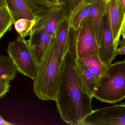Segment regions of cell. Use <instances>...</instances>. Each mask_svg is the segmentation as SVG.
<instances>
[{"label": "cell", "mask_w": 125, "mask_h": 125, "mask_svg": "<svg viewBox=\"0 0 125 125\" xmlns=\"http://www.w3.org/2000/svg\"><path fill=\"white\" fill-rule=\"evenodd\" d=\"M76 59L69 51L64 56L55 101L58 112L68 125H82L93 110V98L86 93L75 68Z\"/></svg>", "instance_id": "cell-1"}, {"label": "cell", "mask_w": 125, "mask_h": 125, "mask_svg": "<svg viewBox=\"0 0 125 125\" xmlns=\"http://www.w3.org/2000/svg\"><path fill=\"white\" fill-rule=\"evenodd\" d=\"M62 57L53 36L39 65L33 80V91L40 100L55 101L61 80Z\"/></svg>", "instance_id": "cell-2"}, {"label": "cell", "mask_w": 125, "mask_h": 125, "mask_svg": "<svg viewBox=\"0 0 125 125\" xmlns=\"http://www.w3.org/2000/svg\"><path fill=\"white\" fill-rule=\"evenodd\" d=\"M94 97L102 102L116 103L125 98V59L108 67L97 86Z\"/></svg>", "instance_id": "cell-3"}, {"label": "cell", "mask_w": 125, "mask_h": 125, "mask_svg": "<svg viewBox=\"0 0 125 125\" xmlns=\"http://www.w3.org/2000/svg\"><path fill=\"white\" fill-rule=\"evenodd\" d=\"M99 45L93 23L86 18L77 30L70 28L68 51L75 59L90 55L99 56Z\"/></svg>", "instance_id": "cell-4"}, {"label": "cell", "mask_w": 125, "mask_h": 125, "mask_svg": "<svg viewBox=\"0 0 125 125\" xmlns=\"http://www.w3.org/2000/svg\"><path fill=\"white\" fill-rule=\"evenodd\" d=\"M7 52L18 71L33 80L38 66L32 55L28 40L20 36L18 37L14 41L10 43Z\"/></svg>", "instance_id": "cell-5"}, {"label": "cell", "mask_w": 125, "mask_h": 125, "mask_svg": "<svg viewBox=\"0 0 125 125\" xmlns=\"http://www.w3.org/2000/svg\"><path fill=\"white\" fill-rule=\"evenodd\" d=\"M82 125H125V103L93 110Z\"/></svg>", "instance_id": "cell-6"}, {"label": "cell", "mask_w": 125, "mask_h": 125, "mask_svg": "<svg viewBox=\"0 0 125 125\" xmlns=\"http://www.w3.org/2000/svg\"><path fill=\"white\" fill-rule=\"evenodd\" d=\"M34 12L37 19L33 31L44 32L53 36L58 24L64 14L63 4L42 8Z\"/></svg>", "instance_id": "cell-7"}, {"label": "cell", "mask_w": 125, "mask_h": 125, "mask_svg": "<svg viewBox=\"0 0 125 125\" xmlns=\"http://www.w3.org/2000/svg\"><path fill=\"white\" fill-rule=\"evenodd\" d=\"M125 12L117 0H106L105 18L111 32L114 43L117 48Z\"/></svg>", "instance_id": "cell-8"}, {"label": "cell", "mask_w": 125, "mask_h": 125, "mask_svg": "<svg viewBox=\"0 0 125 125\" xmlns=\"http://www.w3.org/2000/svg\"><path fill=\"white\" fill-rule=\"evenodd\" d=\"M111 32L107 22L104 20L102 27L101 39L99 49V57L103 63L108 67L117 56Z\"/></svg>", "instance_id": "cell-9"}, {"label": "cell", "mask_w": 125, "mask_h": 125, "mask_svg": "<svg viewBox=\"0 0 125 125\" xmlns=\"http://www.w3.org/2000/svg\"><path fill=\"white\" fill-rule=\"evenodd\" d=\"M53 37L44 32L33 31L30 35L28 42L38 66L47 50Z\"/></svg>", "instance_id": "cell-10"}, {"label": "cell", "mask_w": 125, "mask_h": 125, "mask_svg": "<svg viewBox=\"0 0 125 125\" xmlns=\"http://www.w3.org/2000/svg\"><path fill=\"white\" fill-rule=\"evenodd\" d=\"M106 0H95L88 6L86 18L93 23L95 35L100 47L103 23L105 18Z\"/></svg>", "instance_id": "cell-11"}, {"label": "cell", "mask_w": 125, "mask_h": 125, "mask_svg": "<svg viewBox=\"0 0 125 125\" xmlns=\"http://www.w3.org/2000/svg\"><path fill=\"white\" fill-rule=\"evenodd\" d=\"M4 1L14 23L21 18L37 20V16L28 0H4Z\"/></svg>", "instance_id": "cell-12"}, {"label": "cell", "mask_w": 125, "mask_h": 125, "mask_svg": "<svg viewBox=\"0 0 125 125\" xmlns=\"http://www.w3.org/2000/svg\"><path fill=\"white\" fill-rule=\"evenodd\" d=\"M75 68L84 89L90 96L94 97L97 83L93 73L80 58L76 59Z\"/></svg>", "instance_id": "cell-13"}, {"label": "cell", "mask_w": 125, "mask_h": 125, "mask_svg": "<svg viewBox=\"0 0 125 125\" xmlns=\"http://www.w3.org/2000/svg\"><path fill=\"white\" fill-rule=\"evenodd\" d=\"M70 28L69 20L63 14L58 24L54 34L57 46L63 57L68 51Z\"/></svg>", "instance_id": "cell-14"}, {"label": "cell", "mask_w": 125, "mask_h": 125, "mask_svg": "<svg viewBox=\"0 0 125 125\" xmlns=\"http://www.w3.org/2000/svg\"><path fill=\"white\" fill-rule=\"evenodd\" d=\"M81 59L93 73L98 85L101 77L105 72L108 67L102 62L99 56H98L90 55Z\"/></svg>", "instance_id": "cell-15"}, {"label": "cell", "mask_w": 125, "mask_h": 125, "mask_svg": "<svg viewBox=\"0 0 125 125\" xmlns=\"http://www.w3.org/2000/svg\"><path fill=\"white\" fill-rule=\"evenodd\" d=\"M95 0H62L64 6V14L70 23L75 16L85 6L89 5Z\"/></svg>", "instance_id": "cell-16"}, {"label": "cell", "mask_w": 125, "mask_h": 125, "mask_svg": "<svg viewBox=\"0 0 125 125\" xmlns=\"http://www.w3.org/2000/svg\"><path fill=\"white\" fill-rule=\"evenodd\" d=\"M18 70L9 56L0 55V80L11 81L15 78Z\"/></svg>", "instance_id": "cell-17"}, {"label": "cell", "mask_w": 125, "mask_h": 125, "mask_svg": "<svg viewBox=\"0 0 125 125\" xmlns=\"http://www.w3.org/2000/svg\"><path fill=\"white\" fill-rule=\"evenodd\" d=\"M37 20H29L25 18L19 19L14 23L15 28L20 36L25 38L32 34Z\"/></svg>", "instance_id": "cell-18"}, {"label": "cell", "mask_w": 125, "mask_h": 125, "mask_svg": "<svg viewBox=\"0 0 125 125\" xmlns=\"http://www.w3.org/2000/svg\"><path fill=\"white\" fill-rule=\"evenodd\" d=\"M14 23L6 6L0 7V39L4 34L10 31Z\"/></svg>", "instance_id": "cell-19"}, {"label": "cell", "mask_w": 125, "mask_h": 125, "mask_svg": "<svg viewBox=\"0 0 125 125\" xmlns=\"http://www.w3.org/2000/svg\"><path fill=\"white\" fill-rule=\"evenodd\" d=\"M34 11L43 8L52 7L63 4L62 0H28Z\"/></svg>", "instance_id": "cell-20"}, {"label": "cell", "mask_w": 125, "mask_h": 125, "mask_svg": "<svg viewBox=\"0 0 125 125\" xmlns=\"http://www.w3.org/2000/svg\"><path fill=\"white\" fill-rule=\"evenodd\" d=\"M89 5L84 7L75 16L70 23V26L71 28L75 30H77L79 28L81 24L86 18Z\"/></svg>", "instance_id": "cell-21"}, {"label": "cell", "mask_w": 125, "mask_h": 125, "mask_svg": "<svg viewBox=\"0 0 125 125\" xmlns=\"http://www.w3.org/2000/svg\"><path fill=\"white\" fill-rule=\"evenodd\" d=\"M10 87L11 85L9 81L0 80V100L3 98L9 91Z\"/></svg>", "instance_id": "cell-22"}, {"label": "cell", "mask_w": 125, "mask_h": 125, "mask_svg": "<svg viewBox=\"0 0 125 125\" xmlns=\"http://www.w3.org/2000/svg\"><path fill=\"white\" fill-rule=\"evenodd\" d=\"M120 46L117 48L116 53L117 55H125V39H123L120 40L119 45Z\"/></svg>", "instance_id": "cell-23"}, {"label": "cell", "mask_w": 125, "mask_h": 125, "mask_svg": "<svg viewBox=\"0 0 125 125\" xmlns=\"http://www.w3.org/2000/svg\"><path fill=\"white\" fill-rule=\"evenodd\" d=\"M14 124L5 120L0 114V125H13Z\"/></svg>", "instance_id": "cell-24"}, {"label": "cell", "mask_w": 125, "mask_h": 125, "mask_svg": "<svg viewBox=\"0 0 125 125\" xmlns=\"http://www.w3.org/2000/svg\"><path fill=\"white\" fill-rule=\"evenodd\" d=\"M121 34L123 39H125V15L121 28Z\"/></svg>", "instance_id": "cell-25"}, {"label": "cell", "mask_w": 125, "mask_h": 125, "mask_svg": "<svg viewBox=\"0 0 125 125\" xmlns=\"http://www.w3.org/2000/svg\"><path fill=\"white\" fill-rule=\"evenodd\" d=\"M6 6L4 0H0V7Z\"/></svg>", "instance_id": "cell-26"}]
</instances>
